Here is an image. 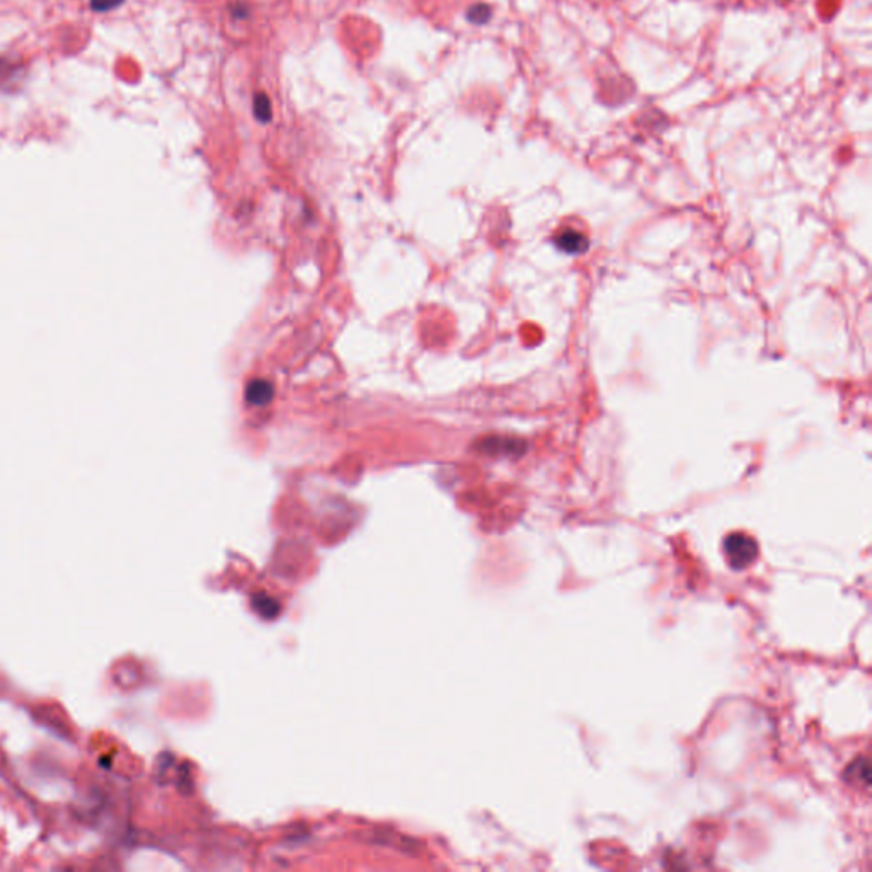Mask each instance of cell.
I'll return each mask as SVG.
<instances>
[{"label": "cell", "instance_id": "7a4b0ae2", "mask_svg": "<svg viewBox=\"0 0 872 872\" xmlns=\"http://www.w3.org/2000/svg\"><path fill=\"white\" fill-rule=\"evenodd\" d=\"M275 389L268 380H252L246 389V401L252 405H266L271 403Z\"/></svg>", "mask_w": 872, "mask_h": 872}, {"label": "cell", "instance_id": "8992f818", "mask_svg": "<svg viewBox=\"0 0 872 872\" xmlns=\"http://www.w3.org/2000/svg\"><path fill=\"white\" fill-rule=\"evenodd\" d=\"M122 2L123 0H91V6L94 11L106 12V11L115 9V7H118Z\"/></svg>", "mask_w": 872, "mask_h": 872}, {"label": "cell", "instance_id": "6da1fadb", "mask_svg": "<svg viewBox=\"0 0 872 872\" xmlns=\"http://www.w3.org/2000/svg\"><path fill=\"white\" fill-rule=\"evenodd\" d=\"M724 556L733 569H746L758 556L757 540L741 532L731 533L724 540Z\"/></svg>", "mask_w": 872, "mask_h": 872}, {"label": "cell", "instance_id": "277c9868", "mask_svg": "<svg viewBox=\"0 0 872 872\" xmlns=\"http://www.w3.org/2000/svg\"><path fill=\"white\" fill-rule=\"evenodd\" d=\"M254 115L259 122L263 123H269L273 118V106L271 101H269L268 94L264 92H257L254 96Z\"/></svg>", "mask_w": 872, "mask_h": 872}, {"label": "cell", "instance_id": "5b68a950", "mask_svg": "<svg viewBox=\"0 0 872 872\" xmlns=\"http://www.w3.org/2000/svg\"><path fill=\"white\" fill-rule=\"evenodd\" d=\"M489 18H491V7L486 6V4H477V6L469 9V19L472 22L484 24Z\"/></svg>", "mask_w": 872, "mask_h": 872}, {"label": "cell", "instance_id": "3957f363", "mask_svg": "<svg viewBox=\"0 0 872 872\" xmlns=\"http://www.w3.org/2000/svg\"><path fill=\"white\" fill-rule=\"evenodd\" d=\"M557 246H559L561 249H564V251L578 254V252H583L586 247H588V240H586V237L580 234V232L566 230L557 237Z\"/></svg>", "mask_w": 872, "mask_h": 872}]
</instances>
